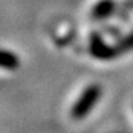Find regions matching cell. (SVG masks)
<instances>
[{"mask_svg": "<svg viewBox=\"0 0 133 133\" xmlns=\"http://www.w3.org/2000/svg\"><path fill=\"white\" fill-rule=\"evenodd\" d=\"M102 96V86L101 84H88L82 91L79 98L71 107V117L79 121L86 118L90 113L92 111V109L98 105V102Z\"/></svg>", "mask_w": 133, "mask_h": 133, "instance_id": "1", "label": "cell"}, {"mask_svg": "<svg viewBox=\"0 0 133 133\" xmlns=\"http://www.w3.org/2000/svg\"><path fill=\"white\" fill-rule=\"evenodd\" d=\"M88 49H90V54L94 58L99 60V61H110V60H114L116 57H118V54H119L118 48L109 45L103 39L102 34H99L98 31H92L90 34Z\"/></svg>", "mask_w": 133, "mask_h": 133, "instance_id": "2", "label": "cell"}, {"mask_svg": "<svg viewBox=\"0 0 133 133\" xmlns=\"http://www.w3.org/2000/svg\"><path fill=\"white\" fill-rule=\"evenodd\" d=\"M116 10V0H98L91 8V18L95 21H105L113 16Z\"/></svg>", "mask_w": 133, "mask_h": 133, "instance_id": "3", "label": "cell"}, {"mask_svg": "<svg viewBox=\"0 0 133 133\" xmlns=\"http://www.w3.org/2000/svg\"><path fill=\"white\" fill-rule=\"evenodd\" d=\"M19 66H21V58L15 52L0 48V69L16 71Z\"/></svg>", "mask_w": 133, "mask_h": 133, "instance_id": "4", "label": "cell"}, {"mask_svg": "<svg viewBox=\"0 0 133 133\" xmlns=\"http://www.w3.org/2000/svg\"><path fill=\"white\" fill-rule=\"evenodd\" d=\"M117 48H118L119 53L126 52V50H132L133 49V33L128 34L124 38H121L119 42L117 44Z\"/></svg>", "mask_w": 133, "mask_h": 133, "instance_id": "5", "label": "cell"}]
</instances>
